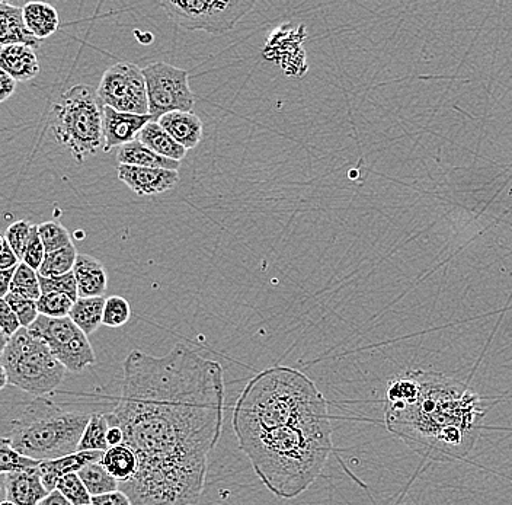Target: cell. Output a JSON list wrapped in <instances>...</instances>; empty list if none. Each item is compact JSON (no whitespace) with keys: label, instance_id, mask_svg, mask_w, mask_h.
I'll return each mask as SVG.
<instances>
[{"label":"cell","instance_id":"cell-1","mask_svg":"<svg viewBox=\"0 0 512 505\" xmlns=\"http://www.w3.org/2000/svg\"><path fill=\"white\" fill-rule=\"evenodd\" d=\"M112 425L139 459L121 484L133 505H194L206 487L208 459L222 436L223 367L178 344L166 356L133 350Z\"/></svg>","mask_w":512,"mask_h":505},{"label":"cell","instance_id":"cell-2","mask_svg":"<svg viewBox=\"0 0 512 505\" xmlns=\"http://www.w3.org/2000/svg\"><path fill=\"white\" fill-rule=\"evenodd\" d=\"M384 401L389 433L435 462H456L469 455L486 412L478 393L462 380L424 370H409L390 380Z\"/></svg>","mask_w":512,"mask_h":505},{"label":"cell","instance_id":"cell-3","mask_svg":"<svg viewBox=\"0 0 512 505\" xmlns=\"http://www.w3.org/2000/svg\"><path fill=\"white\" fill-rule=\"evenodd\" d=\"M262 484L281 500L299 497L318 479L332 453L329 415L236 436Z\"/></svg>","mask_w":512,"mask_h":505},{"label":"cell","instance_id":"cell-4","mask_svg":"<svg viewBox=\"0 0 512 505\" xmlns=\"http://www.w3.org/2000/svg\"><path fill=\"white\" fill-rule=\"evenodd\" d=\"M323 415H329L328 404L318 386L293 367L275 366L249 380L236 401L232 425L240 436Z\"/></svg>","mask_w":512,"mask_h":505},{"label":"cell","instance_id":"cell-5","mask_svg":"<svg viewBox=\"0 0 512 505\" xmlns=\"http://www.w3.org/2000/svg\"><path fill=\"white\" fill-rule=\"evenodd\" d=\"M91 415L69 411L40 396L12 421L9 444L34 460H54L79 452V443Z\"/></svg>","mask_w":512,"mask_h":505},{"label":"cell","instance_id":"cell-6","mask_svg":"<svg viewBox=\"0 0 512 505\" xmlns=\"http://www.w3.org/2000/svg\"><path fill=\"white\" fill-rule=\"evenodd\" d=\"M51 130L82 165L104 150V105L88 85H75L53 105Z\"/></svg>","mask_w":512,"mask_h":505},{"label":"cell","instance_id":"cell-7","mask_svg":"<svg viewBox=\"0 0 512 505\" xmlns=\"http://www.w3.org/2000/svg\"><path fill=\"white\" fill-rule=\"evenodd\" d=\"M0 366L8 375L9 385L37 398L56 391L67 373L48 345L27 328L19 329L2 345Z\"/></svg>","mask_w":512,"mask_h":505},{"label":"cell","instance_id":"cell-8","mask_svg":"<svg viewBox=\"0 0 512 505\" xmlns=\"http://www.w3.org/2000/svg\"><path fill=\"white\" fill-rule=\"evenodd\" d=\"M169 18L179 27L188 31H206L208 34L223 35L232 31L240 19L255 8L254 0H232V2H187L160 3Z\"/></svg>","mask_w":512,"mask_h":505},{"label":"cell","instance_id":"cell-9","mask_svg":"<svg viewBox=\"0 0 512 505\" xmlns=\"http://www.w3.org/2000/svg\"><path fill=\"white\" fill-rule=\"evenodd\" d=\"M28 329L34 337L48 345L67 372L80 373L96 363L95 351L89 343L88 335L72 319L40 315Z\"/></svg>","mask_w":512,"mask_h":505},{"label":"cell","instance_id":"cell-10","mask_svg":"<svg viewBox=\"0 0 512 505\" xmlns=\"http://www.w3.org/2000/svg\"><path fill=\"white\" fill-rule=\"evenodd\" d=\"M146 79L149 115L158 121L163 115L192 113L195 107V95L188 82V72L179 67L158 62L143 69Z\"/></svg>","mask_w":512,"mask_h":505},{"label":"cell","instance_id":"cell-11","mask_svg":"<svg viewBox=\"0 0 512 505\" xmlns=\"http://www.w3.org/2000/svg\"><path fill=\"white\" fill-rule=\"evenodd\" d=\"M96 92L104 107L120 113L149 115L143 69L133 63H117L105 70Z\"/></svg>","mask_w":512,"mask_h":505},{"label":"cell","instance_id":"cell-12","mask_svg":"<svg viewBox=\"0 0 512 505\" xmlns=\"http://www.w3.org/2000/svg\"><path fill=\"white\" fill-rule=\"evenodd\" d=\"M117 175L131 191L140 197L158 196L174 190L179 184L178 171L118 165Z\"/></svg>","mask_w":512,"mask_h":505},{"label":"cell","instance_id":"cell-13","mask_svg":"<svg viewBox=\"0 0 512 505\" xmlns=\"http://www.w3.org/2000/svg\"><path fill=\"white\" fill-rule=\"evenodd\" d=\"M150 121H153L150 115L120 113L110 107H104V152H111L114 147L136 142Z\"/></svg>","mask_w":512,"mask_h":505},{"label":"cell","instance_id":"cell-14","mask_svg":"<svg viewBox=\"0 0 512 505\" xmlns=\"http://www.w3.org/2000/svg\"><path fill=\"white\" fill-rule=\"evenodd\" d=\"M6 501L15 505H40L50 494L43 484L38 468L31 471L2 473Z\"/></svg>","mask_w":512,"mask_h":505},{"label":"cell","instance_id":"cell-15","mask_svg":"<svg viewBox=\"0 0 512 505\" xmlns=\"http://www.w3.org/2000/svg\"><path fill=\"white\" fill-rule=\"evenodd\" d=\"M105 452H78L60 459L44 460L38 466L43 484L48 491H56L57 484L70 473H79L89 463L101 462Z\"/></svg>","mask_w":512,"mask_h":505},{"label":"cell","instance_id":"cell-16","mask_svg":"<svg viewBox=\"0 0 512 505\" xmlns=\"http://www.w3.org/2000/svg\"><path fill=\"white\" fill-rule=\"evenodd\" d=\"M0 44L2 47L24 44L34 50L40 47L41 40L25 25L24 9L0 2Z\"/></svg>","mask_w":512,"mask_h":505},{"label":"cell","instance_id":"cell-17","mask_svg":"<svg viewBox=\"0 0 512 505\" xmlns=\"http://www.w3.org/2000/svg\"><path fill=\"white\" fill-rule=\"evenodd\" d=\"M0 69L5 70L16 82H28L40 73V62L31 47L24 44L2 47Z\"/></svg>","mask_w":512,"mask_h":505},{"label":"cell","instance_id":"cell-18","mask_svg":"<svg viewBox=\"0 0 512 505\" xmlns=\"http://www.w3.org/2000/svg\"><path fill=\"white\" fill-rule=\"evenodd\" d=\"M168 131L169 136L185 149H194L203 139V121L194 113H176L163 115L158 121Z\"/></svg>","mask_w":512,"mask_h":505},{"label":"cell","instance_id":"cell-19","mask_svg":"<svg viewBox=\"0 0 512 505\" xmlns=\"http://www.w3.org/2000/svg\"><path fill=\"white\" fill-rule=\"evenodd\" d=\"M79 297H104L108 287V276L104 265L91 255H79L75 268Z\"/></svg>","mask_w":512,"mask_h":505},{"label":"cell","instance_id":"cell-20","mask_svg":"<svg viewBox=\"0 0 512 505\" xmlns=\"http://www.w3.org/2000/svg\"><path fill=\"white\" fill-rule=\"evenodd\" d=\"M22 9H24L25 25L38 40L51 37L59 30V12L50 3L30 2Z\"/></svg>","mask_w":512,"mask_h":505},{"label":"cell","instance_id":"cell-21","mask_svg":"<svg viewBox=\"0 0 512 505\" xmlns=\"http://www.w3.org/2000/svg\"><path fill=\"white\" fill-rule=\"evenodd\" d=\"M120 165L140 166V168L169 169V171H178L181 162L171 161L163 158L158 153L150 150L142 142L128 143L121 146L117 153Z\"/></svg>","mask_w":512,"mask_h":505},{"label":"cell","instance_id":"cell-22","mask_svg":"<svg viewBox=\"0 0 512 505\" xmlns=\"http://www.w3.org/2000/svg\"><path fill=\"white\" fill-rule=\"evenodd\" d=\"M139 142L149 147L153 152L163 156V158L171 159V161L181 162L187 156L188 150L184 146L176 143L168 131L163 129L156 121H150L137 137Z\"/></svg>","mask_w":512,"mask_h":505},{"label":"cell","instance_id":"cell-23","mask_svg":"<svg viewBox=\"0 0 512 505\" xmlns=\"http://www.w3.org/2000/svg\"><path fill=\"white\" fill-rule=\"evenodd\" d=\"M102 465L121 484H127L139 471V459L127 444L110 447L102 457Z\"/></svg>","mask_w":512,"mask_h":505},{"label":"cell","instance_id":"cell-24","mask_svg":"<svg viewBox=\"0 0 512 505\" xmlns=\"http://www.w3.org/2000/svg\"><path fill=\"white\" fill-rule=\"evenodd\" d=\"M105 302V297H79L70 310L69 318L89 337L104 325Z\"/></svg>","mask_w":512,"mask_h":505},{"label":"cell","instance_id":"cell-25","mask_svg":"<svg viewBox=\"0 0 512 505\" xmlns=\"http://www.w3.org/2000/svg\"><path fill=\"white\" fill-rule=\"evenodd\" d=\"M111 427L110 414H92L80 439L79 452H107L110 449L108 431Z\"/></svg>","mask_w":512,"mask_h":505},{"label":"cell","instance_id":"cell-26","mask_svg":"<svg viewBox=\"0 0 512 505\" xmlns=\"http://www.w3.org/2000/svg\"><path fill=\"white\" fill-rule=\"evenodd\" d=\"M83 484L86 485L92 497L110 494L120 489V482L105 469L102 462L89 463L79 472Z\"/></svg>","mask_w":512,"mask_h":505},{"label":"cell","instance_id":"cell-27","mask_svg":"<svg viewBox=\"0 0 512 505\" xmlns=\"http://www.w3.org/2000/svg\"><path fill=\"white\" fill-rule=\"evenodd\" d=\"M78 251L75 246L70 245L67 248L60 249V251L50 252L44 258L43 265H41V277H59L64 274L72 273L75 268L76 261H78Z\"/></svg>","mask_w":512,"mask_h":505},{"label":"cell","instance_id":"cell-28","mask_svg":"<svg viewBox=\"0 0 512 505\" xmlns=\"http://www.w3.org/2000/svg\"><path fill=\"white\" fill-rule=\"evenodd\" d=\"M11 293L19 294V296L38 302L41 294H43L41 292L38 271L32 270L25 262H21L18 270H16L14 280H12Z\"/></svg>","mask_w":512,"mask_h":505},{"label":"cell","instance_id":"cell-29","mask_svg":"<svg viewBox=\"0 0 512 505\" xmlns=\"http://www.w3.org/2000/svg\"><path fill=\"white\" fill-rule=\"evenodd\" d=\"M40 460L31 459V457L21 455L16 452L14 447L9 444L8 439L3 437L0 443V472H24L40 466Z\"/></svg>","mask_w":512,"mask_h":505},{"label":"cell","instance_id":"cell-30","mask_svg":"<svg viewBox=\"0 0 512 505\" xmlns=\"http://www.w3.org/2000/svg\"><path fill=\"white\" fill-rule=\"evenodd\" d=\"M73 305H75V300L60 293H43L37 302L40 315L54 319L69 318Z\"/></svg>","mask_w":512,"mask_h":505},{"label":"cell","instance_id":"cell-31","mask_svg":"<svg viewBox=\"0 0 512 505\" xmlns=\"http://www.w3.org/2000/svg\"><path fill=\"white\" fill-rule=\"evenodd\" d=\"M38 232H40L41 241H43L44 246H46L47 254L60 251V249L73 245L69 230L64 228L63 225H60V223H41V225H38Z\"/></svg>","mask_w":512,"mask_h":505},{"label":"cell","instance_id":"cell-32","mask_svg":"<svg viewBox=\"0 0 512 505\" xmlns=\"http://www.w3.org/2000/svg\"><path fill=\"white\" fill-rule=\"evenodd\" d=\"M57 491L62 492L64 497L73 505H91L92 495L86 485L83 484L79 473H70L64 476L57 484Z\"/></svg>","mask_w":512,"mask_h":505},{"label":"cell","instance_id":"cell-33","mask_svg":"<svg viewBox=\"0 0 512 505\" xmlns=\"http://www.w3.org/2000/svg\"><path fill=\"white\" fill-rule=\"evenodd\" d=\"M131 306L124 297L111 296L105 302L104 325L108 328H121L130 321Z\"/></svg>","mask_w":512,"mask_h":505},{"label":"cell","instance_id":"cell-34","mask_svg":"<svg viewBox=\"0 0 512 505\" xmlns=\"http://www.w3.org/2000/svg\"><path fill=\"white\" fill-rule=\"evenodd\" d=\"M38 278H40L41 292L66 294L75 302L79 299L78 281L73 271L59 277H41L38 274Z\"/></svg>","mask_w":512,"mask_h":505},{"label":"cell","instance_id":"cell-35","mask_svg":"<svg viewBox=\"0 0 512 505\" xmlns=\"http://www.w3.org/2000/svg\"><path fill=\"white\" fill-rule=\"evenodd\" d=\"M3 300L14 310L16 316H18L19 322H21L22 328H31V325L34 324L38 316H40L37 302H34V300L27 299V297H22L15 293H9L8 296L3 297Z\"/></svg>","mask_w":512,"mask_h":505},{"label":"cell","instance_id":"cell-36","mask_svg":"<svg viewBox=\"0 0 512 505\" xmlns=\"http://www.w3.org/2000/svg\"><path fill=\"white\" fill-rule=\"evenodd\" d=\"M34 225L27 222V220H18V222L12 223L6 232L3 233L8 244L14 249L19 260L22 261L24 258L25 249H27L28 242H30L31 232Z\"/></svg>","mask_w":512,"mask_h":505},{"label":"cell","instance_id":"cell-37","mask_svg":"<svg viewBox=\"0 0 512 505\" xmlns=\"http://www.w3.org/2000/svg\"><path fill=\"white\" fill-rule=\"evenodd\" d=\"M47 251L43 241H41L40 232H38V226L34 225L31 232L30 242H28L27 249H25L24 258L22 262L31 267L32 270L40 271L41 265H43L44 258H46Z\"/></svg>","mask_w":512,"mask_h":505},{"label":"cell","instance_id":"cell-38","mask_svg":"<svg viewBox=\"0 0 512 505\" xmlns=\"http://www.w3.org/2000/svg\"><path fill=\"white\" fill-rule=\"evenodd\" d=\"M22 328L21 322H19L18 316L11 306L0 300V329H2V343H8L9 338L14 337L16 332ZM2 344V345H3Z\"/></svg>","mask_w":512,"mask_h":505},{"label":"cell","instance_id":"cell-39","mask_svg":"<svg viewBox=\"0 0 512 505\" xmlns=\"http://www.w3.org/2000/svg\"><path fill=\"white\" fill-rule=\"evenodd\" d=\"M92 505H133V503H131L126 492L118 489V491L110 492V494L92 497Z\"/></svg>","mask_w":512,"mask_h":505},{"label":"cell","instance_id":"cell-40","mask_svg":"<svg viewBox=\"0 0 512 505\" xmlns=\"http://www.w3.org/2000/svg\"><path fill=\"white\" fill-rule=\"evenodd\" d=\"M18 255L15 254L14 249L6 241L5 236H2V257H0V270H9V268L18 267L21 264Z\"/></svg>","mask_w":512,"mask_h":505},{"label":"cell","instance_id":"cell-41","mask_svg":"<svg viewBox=\"0 0 512 505\" xmlns=\"http://www.w3.org/2000/svg\"><path fill=\"white\" fill-rule=\"evenodd\" d=\"M18 82L11 75L0 69V101H8L15 94Z\"/></svg>","mask_w":512,"mask_h":505},{"label":"cell","instance_id":"cell-42","mask_svg":"<svg viewBox=\"0 0 512 505\" xmlns=\"http://www.w3.org/2000/svg\"><path fill=\"white\" fill-rule=\"evenodd\" d=\"M18 267L9 268V270H0V296H2V299L11 293L12 280H14Z\"/></svg>","mask_w":512,"mask_h":505},{"label":"cell","instance_id":"cell-43","mask_svg":"<svg viewBox=\"0 0 512 505\" xmlns=\"http://www.w3.org/2000/svg\"><path fill=\"white\" fill-rule=\"evenodd\" d=\"M40 505H73L70 503L69 500H67L66 497L62 494V492L57 491H51L50 494L47 495L46 498H44L43 501H41Z\"/></svg>","mask_w":512,"mask_h":505},{"label":"cell","instance_id":"cell-44","mask_svg":"<svg viewBox=\"0 0 512 505\" xmlns=\"http://www.w3.org/2000/svg\"><path fill=\"white\" fill-rule=\"evenodd\" d=\"M124 443V433L118 425H112L111 430L108 431V444L110 447L118 446Z\"/></svg>","mask_w":512,"mask_h":505},{"label":"cell","instance_id":"cell-45","mask_svg":"<svg viewBox=\"0 0 512 505\" xmlns=\"http://www.w3.org/2000/svg\"><path fill=\"white\" fill-rule=\"evenodd\" d=\"M0 505H15L14 503H11V501H2V504Z\"/></svg>","mask_w":512,"mask_h":505},{"label":"cell","instance_id":"cell-46","mask_svg":"<svg viewBox=\"0 0 512 505\" xmlns=\"http://www.w3.org/2000/svg\"><path fill=\"white\" fill-rule=\"evenodd\" d=\"M92 505V504H91Z\"/></svg>","mask_w":512,"mask_h":505}]
</instances>
